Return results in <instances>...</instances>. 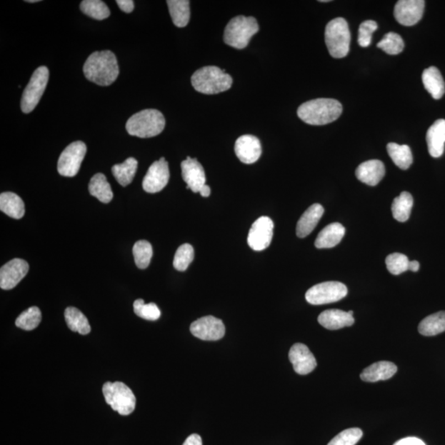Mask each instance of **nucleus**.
Instances as JSON below:
<instances>
[{"mask_svg": "<svg viewBox=\"0 0 445 445\" xmlns=\"http://www.w3.org/2000/svg\"><path fill=\"white\" fill-rule=\"evenodd\" d=\"M118 7L126 14H130L135 8V4L132 0H116Z\"/></svg>", "mask_w": 445, "mask_h": 445, "instance_id": "43", "label": "nucleus"}, {"mask_svg": "<svg viewBox=\"0 0 445 445\" xmlns=\"http://www.w3.org/2000/svg\"><path fill=\"white\" fill-rule=\"evenodd\" d=\"M85 77L96 84L109 86L119 75V66L114 52L96 51L90 55L84 66Z\"/></svg>", "mask_w": 445, "mask_h": 445, "instance_id": "1", "label": "nucleus"}, {"mask_svg": "<svg viewBox=\"0 0 445 445\" xmlns=\"http://www.w3.org/2000/svg\"><path fill=\"white\" fill-rule=\"evenodd\" d=\"M259 26L254 17L238 16L229 21L224 34L225 44L242 50L248 46L249 43L257 31Z\"/></svg>", "mask_w": 445, "mask_h": 445, "instance_id": "5", "label": "nucleus"}, {"mask_svg": "<svg viewBox=\"0 0 445 445\" xmlns=\"http://www.w3.org/2000/svg\"><path fill=\"white\" fill-rule=\"evenodd\" d=\"M398 371V367L393 362L379 361L367 367L361 374L364 382H378L392 378Z\"/></svg>", "mask_w": 445, "mask_h": 445, "instance_id": "23", "label": "nucleus"}, {"mask_svg": "<svg viewBox=\"0 0 445 445\" xmlns=\"http://www.w3.org/2000/svg\"><path fill=\"white\" fill-rule=\"evenodd\" d=\"M394 445H426L421 439L416 437H407L400 439Z\"/></svg>", "mask_w": 445, "mask_h": 445, "instance_id": "44", "label": "nucleus"}, {"mask_svg": "<svg viewBox=\"0 0 445 445\" xmlns=\"http://www.w3.org/2000/svg\"><path fill=\"white\" fill-rule=\"evenodd\" d=\"M385 175L384 164L379 160L362 163L356 171V178L369 186H377Z\"/></svg>", "mask_w": 445, "mask_h": 445, "instance_id": "19", "label": "nucleus"}, {"mask_svg": "<svg viewBox=\"0 0 445 445\" xmlns=\"http://www.w3.org/2000/svg\"><path fill=\"white\" fill-rule=\"evenodd\" d=\"M64 319L68 328L73 331L78 332L81 335L90 334L91 326L89 321L85 315L74 307H69L64 311Z\"/></svg>", "mask_w": 445, "mask_h": 445, "instance_id": "28", "label": "nucleus"}, {"mask_svg": "<svg viewBox=\"0 0 445 445\" xmlns=\"http://www.w3.org/2000/svg\"><path fill=\"white\" fill-rule=\"evenodd\" d=\"M234 150L241 162L246 164L256 163L262 152L259 139L251 135L239 137L235 143Z\"/></svg>", "mask_w": 445, "mask_h": 445, "instance_id": "18", "label": "nucleus"}, {"mask_svg": "<svg viewBox=\"0 0 445 445\" xmlns=\"http://www.w3.org/2000/svg\"><path fill=\"white\" fill-rule=\"evenodd\" d=\"M349 314L353 315V311H349Z\"/></svg>", "mask_w": 445, "mask_h": 445, "instance_id": "50", "label": "nucleus"}, {"mask_svg": "<svg viewBox=\"0 0 445 445\" xmlns=\"http://www.w3.org/2000/svg\"><path fill=\"white\" fill-rule=\"evenodd\" d=\"M26 2H29V3H36V2H39V0H29V1H26Z\"/></svg>", "mask_w": 445, "mask_h": 445, "instance_id": "48", "label": "nucleus"}, {"mask_svg": "<svg viewBox=\"0 0 445 445\" xmlns=\"http://www.w3.org/2000/svg\"><path fill=\"white\" fill-rule=\"evenodd\" d=\"M0 210L11 218L19 219L25 214L24 202L14 192H4L0 195Z\"/></svg>", "mask_w": 445, "mask_h": 445, "instance_id": "26", "label": "nucleus"}, {"mask_svg": "<svg viewBox=\"0 0 445 445\" xmlns=\"http://www.w3.org/2000/svg\"><path fill=\"white\" fill-rule=\"evenodd\" d=\"M191 334L203 341H218L225 334V326L221 319L206 316L192 323Z\"/></svg>", "mask_w": 445, "mask_h": 445, "instance_id": "12", "label": "nucleus"}, {"mask_svg": "<svg viewBox=\"0 0 445 445\" xmlns=\"http://www.w3.org/2000/svg\"><path fill=\"white\" fill-rule=\"evenodd\" d=\"M134 312L138 317L149 321H156L160 318L161 312L156 304L154 303L144 304L141 299L134 302Z\"/></svg>", "mask_w": 445, "mask_h": 445, "instance_id": "39", "label": "nucleus"}, {"mask_svg": "<svg viewBox=\"0 0 445 445\" xmlns=\"http://www.w3.org/2000/svg\"><path fill=\"white\" fill-rule=\"evenodd\" d=\"M273 230L274 223L271 219L267 216L257 219L249 233L248 244L250 248L257 251L267 249L271 243Z\"/></svg>", "mask_w": 445, "mask_h": 445, "instance_id": "11", "label": "nucleus"}, {"mask_svg": "<svg viewBox=\"0 0 445 445\" xmlns=\"http://www.w3.org/2000/svg\"><path fill=\"white\" fill-rule=\"evenodd\" d=\"M138 167V162L135 158H129L125 162L116 164L111 171L114 178L122 186L130 185L135 178Z\"/></svg>", "mask_w": 445, "mask_h": 445, "instance_id": "30", "label": "nucleus"}, {"mask_svg": "<svg viewBox=\"0 0 445 445\" xmlns=\"http://www.w3.org/2000/svg\"><path fill=\"white\" fill-rule=\"evenodd\" d=\"M41 321V312L39 308L31 307L21 313L15 324L18 328L25 331L34 330L39 326Z\"/></svg>", "mask_w": 445, "mask_h": 445, "instance_id": "36", "label": "nucleus"}, {"mask_svg": "<svg viewBox=\"0 0 445 445\" xmlns=\"http://www.w3.org/2000/svg\"><path fill=\"white\" fill-rule=\"evenodd\" d=\"M133 255L138 268L146 269L153 256L151 244L146 240L138 241L133 246Z\"/></svg>", "mask_w": 445, "mask_h": 445, "instance_id": "35", "label": "nucleus"}, {"mask_svg": "<svg viewBox=\"0 0 445 445\" xmlns=\"http://www.w3.org/2000/svg\"><path fill=\"white\" fill-rule=\"evenodd\" d=\"M320 2H321V3H328V2H330V1H329V0H321Z\"/></svg>", "mask_w": 445, "mask_h": 445, "instance_id": "49", "label": "nucleus"}, {"mask_svg": "<svg viewBox=\"0 0 445 445\" xmlns=\"http://www.w3.org/2000/svg\"><path fill=\"white\" fill-rule=\"evenodd\" d=\"M429 153L433 158L441 157L444 152L445 120L439 119L429 128L426 134Z\"/></svg>", "mask_w": 445, "mask_h": 445, "instance_id": "21", "label": "nucleus"}, {"mask_svg": "<svg viewBox=\"0 0 445 445\" xmlns=\"http://www.w3.org/2000/svg\"><path fill=\"white\" fill-rule=\"evenodd\" d=\"M425 4L424 0H400L395 5V19L406 26L416 24L424 14Z\"/></svg>", "mask_w": 445, "mask_h": 445, "instance_id": "14", "label": "nucleus"}, {"mask_svg": "<svg viewBox=\"0 0 445 445\" xmlns=\"http://www.w3.org/2000/svg\"><path fill=\"white\" fill-rule=\"evenodd\" d=\"M191 84L197 92L208 95L218 94L232 87L233 79L219 67L206 66L193 74Z\"/></svg>", "mask_w": 445, "mask_h": 445, "instance_id": "3", "label": "nucleus"}, {"mask_svg": "<svg viewBox=\"0 0 445 445\" xmlns=\"http://www.w3.org/2000/svg\"><path fill=\"white\" fill-rule=\"evenodd\" d=\"M80 9L85 15L96 20L106 19L111 14L109 7L101 0H84L80 4Z\"/></svg>", "mask_w": 445, "mask_h": 445, "instance_id": "34", "label": "nucleus"}, {"mask_svg": "<svg viewBox=\"0 0 445 445\" xmlns=\"http://www.w3.org/2000/svg\"><path fill=\"white\" fill-rule=\"evenodd\" d=\"M182 179L185 181L187 189L193 192H200L203 186L206 185V174L202 165L196 159L187 157L181 164Z\"/></svg>", "mask_w": 445, "mask_h": 445, "instance_id": "16", "label": "nucleus"}, {"mask_svg": "<svg viewBox=\"0 0 445 445\" xmlns=\"http://www.w3.org/2000/svg\"><path fill=\"white\" fill-rule=\"evenodd\" d=\"M49 80V69L46 66L37 68L25 88L21 96V109L24 114H30L39 104L45 92Z\"/></svg>", "mask_w": 445, "mask_h": 445, "instance_id": "8", "label": "nucleus"}, {"mask_svg": "<svg viewBox=\"0 0 445 445\" xmlns=\"http://www.w3.org/2000/svg\"><path fill=\"white\" fill-rule=\"evenodd\" d=\"M103 393L106 403L120 415H130L136 409V396L124 383L106 382L104 385Z\"/></svg>", "mask_w": 445, "mask_h": 445, "instance_id": "7", "label": "nucleus"}, {"mask_svg": "<svg viewBox=\"0 0 445 445\" xmlns=\"http://www.w3.org/2000/svg\"><path fill=\"white\" fill-rule=\"evenodd\" d=\"M422 82L434 99H441L445 94L444 80L436 67L432 66L425 69L422 74Z\"/></svg>", "mask_w": 445, "mask_h": 445, "instance_id": "25", "label": "nucleus"}, {"mask_svg": "<svg viewBox=\"0 0 445 445\" xmlns=\"http://www.w3.org/2000/svg\"><path fill=\"white\" fill-rule=\"evenodd\" d=\"M170 178L169 164L161 158L150 166L143 180V189L148 193H157L168 185Z\"/></svg>", "mask_w": 445, "mask_h": 445, "instance_id": "13", "label": "nucleus"}, {"mask_svg": "<svg viewBox=\"0 0 445 445\" xmlns=\"http://www.w3.org/2000/svg\"><path fill=\"white\" fill-rule=\"evenodd\" d=\"M420 269V264L417 261L409 262V271L417 272Z\"/></svg>", "mask_w": 445, "mask_h": 445, "instance_id": "46", "label": "nucleus"}, {"mask_svg": "<svg viewBox=\"0 0 445 445\" xmlns=\"http://www.w3.org/2000/svg\"><path fill=\"white\" fill-rule=\"evenodd\" d=\"M346 234V229L339 223H332L319 234L315 240L317 249H331L339 244Z\"/></svg>", "mask_w": 445, "mask_h": 445, "instance_id": "24", "label": "nucleus"}, {"mask_svg": "<svg viewBox=\"0 0 445 445\" xmlns=\"http://www.w3.org/2000/svg\"><path fill=\"white\" fill-rule=\"evenodd\" d=\"M289 359L293 364L294 371L300 375L308 374L317 366L314 354L302 343H296L291 347Z\"/></svg>", "mask_w": 445, "mask_h": 445, "instance_id": "17", "label": "nucleus"}, {"mask_svg": "<svg viewBox=\"0 0 445 445\" xmlns=\"http://www.w3.org/2000/svg\"><path fill=\"white\" fill-rule=\"evenodd\" d=\"M409 259L404 254H392L386 259V265L391 274L399 276L409 270Z\"/></svg>", "mask_w": 445, "mask_h": 445, "instance_id": "40", "label": "nucleus"}, {"mask_svg": "<svg viewBox=\"0 0 445 445\" xmlns=\"http://www.w3.org/2000/svg\"><path fill=\"white\" fill-rule=\"evenodd\" d=\"M348 293L347 287L339 281H326L310 288L305 294L308 303L321 305L339 301Z\"/></svg>", "mask_w": 445, "mask_h": 445, "instance_id": "9", "label": "nucleus"}, {"mask_svg": "<svg viewBox=\"0 0 445 445\" xmlns=\"http://www.w3.org/2000/svg\"><path fill=\"white\" fill-rule=\"evenodd\" d=\"M325 41L330 55L336 59L344 58L350 51L351 32L347 21L336 18L326 26Z\"/></svg>", "mask_w": 445, "mask_h": 445, "instance_id": "6", "label": "nucleus"}, {"mask_svg": "<svg viewBox=\"0 0 445 445\" xmlns=\"http://www.w3.org/2000/svg\"><path fill=\"white\" fill-rule=\"evenodd\" d=\"M377 46L389 55L396 56L403 52L404 41L399 34L391 31L384 36L382 41L378 43Z\"/></svg>", "mask_w": 445, "mask_h": 445, "instance_id": "37", "label": "nucleus"}, {"mask_svg": "<svg viewBox=\"0 0 445 445\" xmlns=\"http://www.w3.org/2000/svg\"><path fill=\"white\" fill-rule=\"evenodd\" d=\"M414 203V197L407 191L401 192L399 196L395 198L392 212L396 221L399 222L409 221Z\"/></svg>", "mask_w": 445, "mask_h": 445, "instance_id": "33", "label": "nucleus"}, {"mask_svg": "<svg viewBox=\"0 0 445 445\" xmlns=\"http://www.w3.org/2000/svg\"><path fill=\"white\" fill-rule=\"evenodd\" d=\"M418 331L425 336H436L445 331L444 311L431 314L423 319L418 326Z\"/></svg>", "mask_w": 445, "mask_h": 445, "instance_id": "32", "label": "nucleus"}, {"mask_svg": "<svg viewBox=\"0 0 445 445\" xmlns=\"http://www.w3.org/2000/svg\"><path fill=\"white\" fill-rule=\"evenodd\" d=\"M342 114L340 101L331 99H318L306 101L299 107L298 116L312 126H324L339 119Z\"/></svg>", "mask_w": 445, "mask_h": 445, "instance_id": "2", "label": "nucleus"}, {"mask_svg": "<svg viewBox=\"0 0 445 445\" xmlns=\"http://www.w3.org/2000/svg\"><path fill=\"white\" fill-rule=\"evenodd\" d=\"M89 191L91 195L105 204L111 202L114 198L109 182L103 174H96L91 179Z\"/></svg>", "mask_w": 445, "mask_h": 445, "instance_id": "27", "label": "nucleus"}, {"mask_svg": "<svg viewBox=\"0 0 445 445\" xmlns=\"http://www.w3.org/2000/svg\"><path fill=\"white\" fill-rule=\"evenodd\" d=\"M200 193H201V195L204 197L210 196L211 195L210 186H207L206 184L205 186H203L202 189L200 191Z\"/></svg>", "mask_w": 445, "mask_h": 445, "instance_id": "47", "label": "nucleus"}, {"mask_svg": "<svg viewBox=\"0 0 445 445\" xmlns=\"http://www.w3.org/2000/svg\"><path fill=\"white\" fill-rule=\"evenodd\" d=\"M362 436L361 429H347L332 439L328 445H356Z\"/></svg>", "mask_w": 445, "mask_h": 445, "instance_id": "41", "label": "nucleus"}, {"mask_svg": "<svg viewBox=\"0 0 445 445\" xmlns=\"http://www.w3.org/2000/svg\"><path fill=\"white\" fill-rule=\"evenodd\" d=\"M87 152V146L82 141L69 144L61 153L58 160V173L64 176H76Z\"/></svg>", "mask_w": 445, "mask_h": 445, "instance_id": "10", "label": "nucleus"}, {"mask_svg": "<svg viewBox=\"0 0 445 445\" xmlns=\"http://www.w3.org/2000/svg\"><path fill=\"white\" fill-rule=\"evenodd\" d=\"M387 151L393 162L401 169H409L414 163L411 150L406 144L400 146L396 143H389L387 146Z\"/></svg>", "mask_w": 445, "mask_h": 445, "instance_id": "31", "label": "nucleus"}, {"mask_svg": "<svg viewBox=\"0 0 445 445\" xmlns=\"http://www.w3.org/2000/svg\"><path fill=\"white\" fill-rule=\"evenodd\" d=\"M378 29L376 21L367 20L363 21L359 29L358 43L361 47L366 48L371 46L372 35Z\"/></svg>", "mask_w": 445, "mask_h": 445, "instance_id": "42", "label": "nucleus"}, {"mask_svg": "<svg viewBox=\"0 0 445 445\" xmlns=\"http://www.w3.org/2000/svg\"><path fill=\"white\" fill-rule=\"evenodd\" d=\"M194 256L193 246L189 244H182L176 250L174 256V266L175 269L179 271H185L194 259Z\"/></svg>", "mask_w": 445, "mask_h": 445, "instance_id": "38", "label": "nucleus"}, {"mask_svg": "<svg viewBox=\"0 0 445 445\" xmlns=\"http://www.w3.org/2000/svg\"><path fill=\"white\" fill-rule=\"evenodd\" d=\"M324 208L320 204H314L303 214L297 224L296 234L299 238L307 237L317 226L320 219L323 217Z\"/></svg>", "mask_w": 445, "mask_h": 445, "instance_id": "22", "label": "nucleus"}, {"mask_svg": "<svg viewBox=\"0 0 445 445\" xmlns=\"http://www.w3.org/2000/svg\"><path fill=\"white\" fill-rule=\"evenodd\" d=\"M182 445H203L201 437L197 434H192Z\"/></svg>", "mask_w": 445, "mask_h": 445, "instance_id": "45", "label": "nucleus"}, {"mask_svg": "<svg viewBox=\"0 0 445 445\" xmlns=\"http://www.w3.org/2000/svg\"><path fill=\"white\" fill-rule=\"evenodd\" d=\"M29 265L23 259H15L7 262L0 269V287L9 291L17 286L28 274Z\"/></svg>", "mask_w": 445, "mask_h": 445, "instance_id": "15", "label": "nucleus"}, {"mask_svg": "<svg viewBox=\"0 0 445 445\" xmlns=\"http://www.w3.org/2000/svg\"><path fill=\"white\" fill-rule=\"evenodd\" d=\"M165 118L158 110L146 109L133 115L126 122L129 135L139 138H151L162 133Z\"/></svg>", "mask_w": 445, "mask_h": 445, "instance_id": "4", "label": "nucleus"}, {"mask_svg": "<svg viewBox=\"0 0 445 445\" xmlns=\"http://www.w3.org/2000/svg\"><path fill=\"white\" fill-rule=\"evenodd\" d=\"M319 323L329 330H339L355 323L353 315L340 309H329L319 316Z\"/></svg>", "mask_w": 445, "mask_h": 445, "instance_id": "20", "label": "nucleus"}, {"mask_svg": "<svg viewBox=\"0 0 445 445\" xmlns=\"http://www.w3.org/2000/svg\"><path fill=\"white\" fill-rule=\"evenodd\" d=\"M169 13L174 24L178 28H184L190 20V1L187 0H169Z\"/></svg>", "mask_w": 445, "mask_h": 445, "instance_id": "29", "label": "nucleus"}]
</instances>
